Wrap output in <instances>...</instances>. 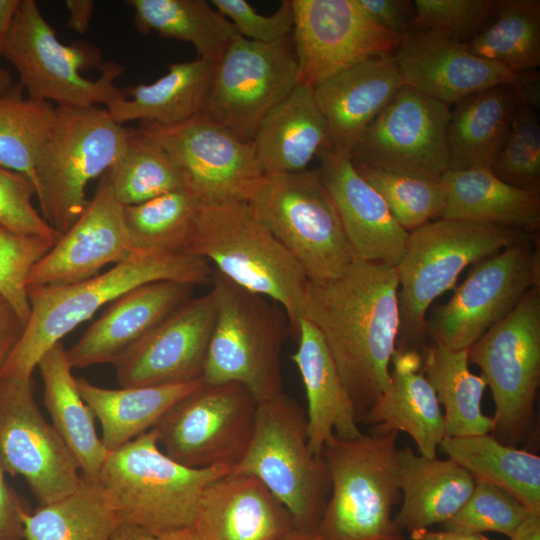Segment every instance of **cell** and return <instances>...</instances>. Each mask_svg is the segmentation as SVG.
Listing matches in <instances>:
<instances>
[{
    "mask_svg": "<svg viewBox=\"0 0 540 540\" xmlns=\"http://www.w3.org/2000/svg\"><path fill=\"white\" fill-rule=\"evenodd\" d=\"M529 513L508 492L488 482L475 480L469 498L441 526L442 530L462 533L498 532L511 539Z\"/></svg>",
    "mask_w": 540,
    "mask_h": 540,
    "instance_id": "bcb514c9",
    "label": "cell"
},
{
    "mask_svg": "<svg viewBox=\"0 0 540 540\" xmlns=\"http://www.w3.org/2000/svg\"><path fill=\"white\" fill-rule=\"evenodd\" d=\"M35 188L23 174L0 166V225L26 236L58 241L56 231L33 205Z\"/></svg>",
    "mask_w": 540,
    "mask_h": 540,
    "instance_id": "681fc988",
    "label": "cell"
},
{
    "mask_svg": "<svg viewBox=\"0 0 540 540\" xmlns=\"http://www.w3.org/2000/svg\"><path fill=\"white\" fill-rule=\"evenodd\" d=\"M393 56L405 86L448 106L516 79L515 72L473 54L465 42L434 31L412 29Z\"/></svg>",
    "mask_w": 540,
    "mask_h": 540,
    "instance_id": "7402d4cb",
    "label": "cell"
},
{
    "mask_svg": "<svg viewBox=\"0 0 540 540\" xmlns=\"http://www.w3.org/2000/svg\"><path fill=\"white\" fill-rule=\"evenodd\" d=\"M65 6L69 13L67 27L79 34L88 31L95 9L93 0H66Z\"/></svg>",
    "mask_w": 540,
    "mask_h": 540,
    "instance_id": "11a10c76",
    "label": "cell"
},
{
    "mask_svg": "<svg viewBox=\"0 0 540 540\" xmlns=\"http://www.w3.org/2000/svg\"><path fill=\"white\" fill-rule=\"evenodd\" d=\"M227 468L185 467L160 448L154 429L108 453L97 480L123 525L159 537L192 527L201 495Z\"/></svg>",
    "mask_w": 540,
    "mask_h": 540,
    "instance_id": "5b68a950",
    "label": "cell"
},
{
    "mask_svg": "<svg viewBox=\"0 0 540 540\" xmlns=\"http://www.w3.org/2000/svg\"><path fill=\"white\" fill-rule=\"evenodd\" d=\"M156 540H201V538L193 527H187L162 534Z\"/></svg>",
    "mask_w": 540,
    "mask_h": 540,
    "instance_id": "94428289",
    "label": "cell"
},
{
    "mask_svg": "<svg viewBox=\"0 0 540 540\" xmlns=\"http://www.w3.org/2000/svg\"><path fill=\"white\" fill-rule=\"evenodd\" d=\"M258 403L242 384H200L154 426L162 451L194 469H232L252 440Z\"/></svg>",
    "mask_w": 540,
    "mask_h": 540,
    "instance_id": "4fadbf2b",
    "label": "cell"
},
{
    "mask_svg": "<svg viewBox=\"0 0 540 540\" xmlns=\"http://www.w3.org/2000/svg\"><path fill=\"white\" fill-rule=\"evenodd\" d=\"M105 175L122 206L184 188L182 177L167 153L142 126L130 129L122 153Z\"/></svg>",
    "mask_w": 540,
    "mask_h": 540,
    "instance_id": "b9f144b4",
    "label": "cell"
},
{
    "mask_svg": "<svg viewBox=\"0 0 540 540\" xmlns=\"http://www.w3.org/2000/svg\"><path fill=\"white\" fill-rule=\"evenodd\" d=\"M0 464L20 475L40 506L55 502L78 486V464L33 394L32 378L0 376Z\"/></svg>",
    "mask_w": 540,
    "mask_h": 540,
    "instance_id": "2e32d148",
    "label": "cell"
},
{
    "mask_svg": "<svg viewBox=\"0 0 540 540\" xmlns=\"http://www.w3.org/2000/svg\"><path fill=\"white\" fill-rule=\"evenodd\" d=\"M4 472L0 464V540H18L22 537L20 512L24 508L8 487Z\"/></svg>",
    "mask_w": 540,
    "mask_h": 540,
    "instance_id": "f5cc1de1",
    "label": "cell"
},
{
    "mask_svg": "<svg viewBox=\"0 0 540 540\" xmlns=\"http://www.w3.org/2000/svg\"><path fill=\"white\" fill-rule=\"evenodd\" d=\"M134 252L123 217L105 175L73 225L31 269L29 286H66L100 274Z\"/></svg>",
    "mask_w": 540,
    "mask_h": 540,
    "instance_id": "44dd1931",
    "label": "cell"
},
{
    "mask_svg": "<svg viewBox=\"0 0 540 540\" xmlns=\"http://www.w3.org/2000/svg\"><path fill=\"white\" fill-rule=\"evenodd\" d=\"M37 367L52 426L73 454L81 475L97 480L109 452L96 432L93 412L79 393L63 343L52 346Z\"/></svg>",
    "mask_w": 540,
    "mask_h": 540,
    "instance_id": "d6a6232c",
    "label": "cell"
},
{
    "mask_svg": "<svg viewBox=\"0 0 540 540\" xmlns=\"http://www.w3.org/2000/svg\"><path fill=\"white\" fill-rule=\"evenodd\" d=\"M503 182L540 192V121L536 108L520 104L490 168Z\"/></svg>",
    "mask_w": 540,
    "mask_h": 540,
    "instance_id": "f6af8a7d",
    "label": "cell"
},
{
    "mask_svg": "<svg viewBox=\"0 0 540 540\" xmlns=\"http://www.w3.org/2000/svg\"><path fill=\"white\" fill-rule=\"evenodd\" d=\"M448 105L403 86L350 151L354 164L441 178L449 169Z\"/></svg>",
    "mask_w": 540,
    "mask_h": 540,
    "instance_id": "ac0fdd59",
    "label": "cell"
},
{
    "mask_svg": "<svg viewBox=\"0 0 540 540\" xmlns=\"http://www.w3.org/2000/svg\"><path fill=\"white\" fill-rule=\"evenodd\" d=\"M522 100L511 84H501L457 102L447 126L448 170L490 168Z\"/></svg>",
    "mask_w": 540,
    "mask_h": 540,
    "instance_id": "1f68e13d",
    "label": "cell"
},
{
    "mask_svg": "<svg viewBox=\"0 0 540 540\" xmlns=\"http://www.w3.org/2000/svg\"><path fill=\"white\" fill-rule=\"evenodd\" d=\"M354 165L383 198L396 222L407 232L441 218L446 204V188L442 177L430 178Z\"/></svg>",
    "mask_w": 540,
    "mask_h": 540,
    "instance_id": "ee69618b",
    "label": "cell"
},
{
    "mask_svg": "<svg viewBox=\"0 0 540 540\" xmlns=\"http://www.w3.org/2000/svg\"><path fill=\"white\" fill-rule=\"evenodd\" d=\"M13 86V80L9 71L0 67V96L8 93Z\"/></svg>",
    "mask_w": 540,
    "mask_h": 540,
    "instance_id": "be15d7a7",
    "label": "cell"
},
{
    "mask_svg": "<svg viewBox=\"0 0 540 540\" xmlns=\"http://www.w3.org/2000/svg\"><path fill=\"white\" fill-rule=\"evenodd\" d=\"M404 86L393 54L356 63L313 87L327 148L350 154L368 125Z\"/></svg>",
    "mask_w": 540,
    "mask_h": 540,
    "instance_id": "484cf974",
    "label": "cell"
},
{
    "mask_svg": "<svg viewBox=\"0 0 540 540\" xmlns=\"http://www.w3.org/2000/svg\"><path fill=\"white\" fill-rule=\"evenodd\" d=\"M439 447L475 480L495 485L515 497L529 512L540 514V457L503 444L491 433L444 437Z\"/></svg>",
    "mask_w": 540,
    "mask_h": 540,
    "instance_id": "d590c367",
    "label": "cell"
},
{
    "mask_svg": "<svg viewBox=\"0 0 540 540\" xmlns=\"http://www.w3.org/2000/svg\"><path fill=\"white\" fill-rule=\"evenodd\" d=\"M397 461L402 505L394 521L403 532L447 521L474 489V477L449 458L416 455L406 446L397 449Z\"/></svg>",
    "mask_w": 540,
    "mask_h": 540,
    "instance_id": "f1b7e54d",
    "label": "cell"
},
{
    "mask_svg": "<svg viewBox=\"0 0 540 540\" xmlns=\"http://www.w3.org/2000/svg\"><path fill=\"white\" fill-rule=\"evenodd\" d=\"M215 322L200 381L244 385L257 403L283 393L281 349L291 334L282 309L212 268Z\"/></svg>",
    "mask_w": 540,
    "mask_h": 540,
    "instance_id": "8992f818",
    "label": "cell"
},
{
    "mask_svg": "<svg viewBox=\"0 0 540 540\" xmlns=\"http://www.w3.org/2000/svg\"><path fill=\"white\" fill-rule=\"evenodd\" d=\"M199 201L181 188L148 201L123 206V217L134 251L187 255Z\"/></svg>",
    "mask_w": 540,
    "mask_h": 540,
    "instance_id": "60d3db41",
    "label": "cell"
},
{
    "mask_svg": "<svg viewBox=\"0 0 540 540\" xmlns=\"http://www.w3.org/2000/svg\"><path fill=\"white\" fill-rule=\"evenodd\" d=\"M398 288L395 267L358 258L336 279L309 281L304 318L322 335L358 423L390 383L400 326Z\"/></svg>",
    "mask_w": 540,
    "mask_h": 540,
    "instance_id": "6da1fadb",
    "label": "cell"
},
{
    "mask_svg": "<svg viewBox=\"0 0 540 540\" xmlns=\"http://www.w3.org/2000/svg\"><path fill=\"white\" fill-rule=\"evenodd\" d=\"M296 340L297 350L291 359L300 372L307 396L308 445L316 457H322L324 446L333 434L352 439L362 432L323 337L307 318L299 321Z\"/></svg>",
    "mask_w": 540,
    "mask_h": 540,
    "instance_id": "83f0119b",
    "label": "cell"
},
{
    "mask_svg": "<svg viewBox=\"0 0 540 540\" xmlns=\"http://www.w3.org/2000/svg\"><path fill=\"white\" fill-rule=\"evenodd\" d=\"M194 286L152 281L110 302L79 339L66 349L72 369L113 364L126 350L191 298Z\"/></svg>",
    "mask_w": 540,
    "mask_h": 540,
    "instance_id": "cb8c5ba5",
    "label": "cell"
},
{
    "mask_svg": "<svg viewBox=\"0 0 540 540\" xmlns=\"http://www.w3.org/2000/svg\"><path fill=\"white\" fill-rule=\"evenodd\" d=\"M231 472L257 477L289 510L301 530L316 531L330 490L323 457L308 445L306 412L284 392L258 403L250 445Z\"/></svg>",
    "mask_w": 540,
    "mask_h": 540,
    "instance_id": "30bf717a",
    "label": "cell"
},
{
    "mask_svg": "<svg viewBox=\"0 0 540 540\" xmlns=\"http://www.w3.org/2000/svg\"><path fill=\"white\" fill-rule=\"evenodd\" d=\"M23 329L16 312L0 295V371Z\"/></svg>",
    "mask_w": 540,
    "mask_h": 540,
    "instance_id": "db71d44e",
    "label": "cell"
},
{
    "mask_svg": "<svg viewBox=\"0 0 540 540\" xmlns=\"http://www.w3.org/2000/svg\"><path fill=\"white\" fill-rule=\"evenodd\" d=\"M442 180L446 204L441 218L497 225L535 234L540 227V192L497 178L489 168L448 170Z\"/></svg>",
    "mask_w": 540,
    "mask_h": 540,
    "instance_id": "4dcf8cb0",
    "label": "cell"
},
{
    "mask_svg": "<svg viewBox=\"0 0 540 540\" xmlns=\"http://www.w3.org/2000/svg\"><path fill=\"white\" fill-rule=\"evenodd\" d=\"M398 433L363 434L326 442L331 490L317 527L321 540H404L392 518L402 499L396 440Z\"/></svg>",
    "mask_w": 540,
    "mask_h": 540,
    "instance_id": "277c9868",
    "label": "cell"
},
{
    "mask_svg": "<svg viewBox=\"0 0 540 540\" xmlns=\"http://www.w3.org/2000/svg\"><path fill=\"white\" fill-rule=\"evenodd\" d=\"M76 382L81 397L100 421L101 440L108 452L153 429L172 405L200 384L197 380L111 389L83 377Z\"/></svg>",
    "mask_w": 540,
    "mask_h": 540,
    "instance_id": "e575fe53",
    "label": "cell"
},
{
    "mask_svg": "<svg viewBox=\"0 0 540 540\" xmlns=\"http://www.w3.org/2000/svg\"><path fill=\"white\" fill-rule=\"evenodd\" d=\"M413 540H490L481 533H462L453 531H433L429 528L410 533Z\"/></svg>",
    "mask_w": 540,
    "mask_h": 540,
    "instance_id": "9f6ffc18",
    "label": "cell"
},
{
    "mask_svg": "<svg viewBox=\"0 0 540 540\" xmlns=\"http://www.w3.org/2000/svg\"><path fill=\"white\" fill-rule=\"evenodd\" d=\"M532 235L507 227L440 218L411 232L395 266L398 278L399 334L408 349L426 337L427 311L435 299L454 288L469 265Z\"/></svg>",
    "mask_w": 540,
    "mask_h": 540,
    "instance_id": "ba28073f",
    "label": "cell"
},
{
    "mask_svg": "<svg viewBox=\"0 0 540 540\" xmlns=\"http://www.w3.org/2000/svg\"><path fill=\"white\" fill-rule=\"evenodd\" d=\"M186 254L213 263L238 286L278 303L296 339L309 279L247 201L200 204Z\"/></svg>",
    "mask_w": 540,
    "mask_h": 540,
    "instance_id": "3957f363",
    "label": "cell"
},
{
    "mask_svg": "<svg viewBox=\"0 0 540 540\" xmlns=\"http://www.w3.org/2000/svg\"><path fill=\"white\" fill-rule=\"evenodd\" d=\"M1 55L15 67L28 97L57 107L106 106L125 96L114 84L124 67L102 62L101 50L87 41H59L34 0H21Z\"/></svg>",
    "mask_w": 540,
    "mask_h": 540,
    "instance_id": "52a82bcc",
    "label": "cell"
},
{
    "mask_svg": "<svg viewBox=\"0 0 540 540\" xmlns=\"http://www.w3.org/2000/svg\"><path fill=\"white\" fill-rule=\"evenodd\" d=\"M264 174L300 172L327 146L313 88L298 83L260 124L253 140Z\"/></svg>",
    "mask_w": 540,
    "mask_h": 540,
    "instance_id": "f546056e",
    "label": "cell"
},
{
    "mask_svg": "<svg viewBox=\"0 0 540 540\" xmlns=\"http://www.w3.org/2000/svg\"><path fill=\"white\" fill-rule=\"evenodd\" d=\"M136 30L192 44L197 58L216 64L239 36L235 26L206 0H126Z\"/></svg>",
    "mask_w": 540,
    "mask_h": 540,
    "instance_id": "8d00e7d4",
    "label": "cell"
},
{
    "mask_svg": "<svg viewBox=\"0 0 540 540\" xmlns=\"http://www.w3.org/2000/svg\"><path fill=\"white\" fill-rule=\"evenodd\" d=\"M298 83L314 87L368 58L393 54L402 38L375 25L354 0H291Z\"/></svg>",
    "mask_w": 540,
    "mask_h": 540,
    "instance_id": "d6986e66",
    "label": "cell"
},
{
    "mask_svg": "<svg viewBox=\"0 0 540 540\" xmlns=\"http://www.w3.org/2000/svg\"><path fill=\"white\" fill-rule=\"evenodd\" d=\"M528 235L476 264L451 299L426 318V336L443 348L468 350L540 287V253Z\"/></svg>",
    "mask_w": 540,
    "mask_h": 540,
    "instance_id": "5bb4252c",
    "label": "cell"
},
{
    "mask_svg": "<svg viewBox=\"0 0 540 540\" xmlns=\"http://www.w3.org/2000/svg\"><path fill=\"white\" fill-rule=\"evenodd\" d=\"M281 540H321L316 531L296 529Z\"/></svg>",
    "mask_w": 540,
    "mask_h": 540,
    "instance_id": "6125c7cd",
    "label": "cell"
},
{
    "mask_svg": "<svg viewBox=\"0 0 540 540\" xmlns=\"http://www.w3.org/2000/svg\"><path fill=\"white\" fill-rule=\"evenodd\" d=\"M161 145L184 188L200 204L247 201L264 175L252 142L240 140L200 115L162 126L141 122Z\"/></svg>",
    "mask_w": 540,
    "mask_h": 540,
    "instance_id": "e0dca14e",
    "label": "cell"
},
{
    "mask_svg": "<svg viewBox=\"0 0 540 540\" xmlns=\"http://www.w3.org/2000/svg\"><path fill=\"white\" fill-rule=\"evenodd\" d=\"M129 131L106 108L56 107L54 126L35 164V191L42 216L61 235L87 206L88 183L122 153Z\"/></svg>",
    "mask_w": 540,
    "mask_h": 540,
    "instance_id": "9c48e42d",
    "label": "cell"
},
{
    "mask_svg": "<svg viewBox=\"0 0 540 540\" xmlns=\"http://www.w3.org/2000/svg\"><path fill=\"white\" fill-rule=\"evenodd\" d=\"M359 9L378 27L404 38L411 31L408 2L402 0H354Z\"/></svg>",
    "mask_w": 540,
    "mask_h": 540,
    "instance_id": "816d5d0a",
    "label": "cell"
},
{
    "mask_svg": "<svg viewBox=\"0 0 540 540\" xmlns=\"http://www.w3.org/2000/svg\"><path fill=\"white\" fill-rule=\"evenodd\" d=\"M214 68L215 64L199 58L171 64L159 79L129 87L124 97L105 108L122 125L135 120L162 126L185 122L201 113Z\"/></svg>",
    "mask_w": 540,
    "mask_h": 540,
    "instance_id": "836d02e7",
    "label": "cell"
},
{
    "mask_svg": "<svg viewBox=\"0 0 540 540\" xmlns=\"http://www.w3.org/2000/svg\"><path fill=\"white\" fill-rule=\"evenodd\" d=\"M212 6L223 14L239 35L256 42L273 43L291 36L294 11L291 0L281 1L271 15L258 13L245 0H212Z\"/></svg>",
    "mask_w": 540,
    "mask_h": 540,
    "instance_id": "f907efd6",
    "label": "cell"
},
{
    "mask_svg": "<svg viewBox=\"0 0 540 540\" xmlns=\"http://www.w3.org/2000/svg\"><path fill=\"white\" fill-rule=\"evenodd\" d=\"M111 540H156V537L139 528L121 524Z\"/></svg>",
    "mask_w": 540,
    "mask_h": 540,
    "instance_id": "91938a15",
    "label": "cell"
},
{
    "mask_svg": "<svg viewBox=\"0 0 540 540\" xmlns=\"http://www.w3.org/2000/svg\"><path fill=\"white\" fill-rule=\"evenodd\" d=\"M210 264L196 256L134 251L99 275L66 286H29L30 315L0 371L31 378L40 358L99 309L142 284L173 280L193 286L211 282Z\"/></svg>",
    "mask_w": 540,
    "mask_h": 540,
    "instance_id": "7a4b0ae2",
    "label": "cell"
},
{
    "mask_svg": "<svg viewBox=\"0 0 540 540\" xmlns=\"http://www.w3.org/2000/svg\"><path fill=\"white\" fill-rule=\"evenodd\" d=\"M214 322L212 292L191 297L113 363L119 385L143 387L200 380Z\"/></svg>",
    "mask_w": 540,
    "mask_h": 540,
    "instance_id": "ffe728a7",
    "label": "cell"
},
{
    "mask_svg": "<svg viewBox=\"0 0 540 540\" xmlns=\"http://www.w3.org/2000/svg\"><path fill=\"white\" fill-rule=\"evenodd\" d=\"M297 84L291 36L262 43L239 35L215 64L199 115L240 140L252 142L267 114Z\"/></svg>",
    "mask_w": 540,
    "mask_h": 540,
    "instance_id": "9a60e30c",
    "label": "cell"
},
{
    "mask_svg": "<svg viewBox=\"0 0 540 540\" xmlns=\"http://www.w3.org/2000/svg\"><path fill=\"white\" fill-rule=\"evenodd\" d=\"M490 387L495 405L492 435L517 447L536 437L540 384V287L532 288L504 319L468 349Z\"/></svg>",
    "mask_w": 540,
    "mask_h": 540,
    "instance_id": "7c38bea8",
    "label": "cell"
},
{
    "mask_svg": "<svg viewBox=\"0 0 540 540\" xmlns=\"http://www.w3.org/2000/svg\"><path fill=\"white\" fill-rule=\"evenodd\" d=\"M391 364L387 390L361 423L371 425V434L405 432L416 443L420 455L436 457L437 447L445 437L444 417L421 369V356L415 349L396 348Z\"/></svg>",
    "mask_w": 540,
    "mask_h": 540,
    "instance_id": "4316f807",
    "label": "cell"
},
{
    "mask_svg": "<svg viewBox=\"0 0 540 540\" xmlns=\"http://www.w3.org/2000/svg\"><path fill=\"white\" fill-rule=\"evenodd\" d=\"M422 371L444 407L445 437L492 433L493 419L482 412L487 386L484 378L469 370L468 350L453 351L431 343L426 348Z\"/></svg>",
    "mask_w": 540,
    "mask_h": 540,
    "instance_id": "f35d334b",
    "label": "cell"
},
{
    "mask_svg": "<svg viewBox=\"0 0 540 540\" xmlns=\"http://www.w3.org/2000/svg\"><path fill=\"white\" fill-rule=\"evenodd\" d=\"M495 19L466 43L475 55L511 71L536 70L540 65V1H496Z\"/></svg>",
    "mask_w": 540,
    "mask_h": 540,
    "instance_id": "ab89813d",
    "label": "cell"
},
{
    "mask_svg": "<svg viewBox=\"0 0 540 540\" xmlns=\"http://www.w3.org/2000/svg\"><path fill=\"white\" fill-rule=\"evenodd\" d=\"M318 156V171L356 258L395 267L404 254L409 232L360 175L349 153L325 147Z\"/></svg>",
    "mask_w": 540,
    "mask_h": 540,
    "instance_id": "603a6c76",
    "label": "cell"
},
{
    "mask_svg": "<svg viewBox=\"0 0 540 540\" xmlns=\"http://www.w3.org/2000/svg\"><path fill=\"white\" fill-rule=\"evenodd\" d=\"M247 202L310 282L336 279L355 260L318 169L264 174Z\"/></svg>",
    "mask_w": 540,
    "mask_h": 540,
    "instance_id": "8fae6325",
    "label": "cell"
},
{
    "mask_svg": "<svg viewBox=\"0 0 540 540\" xmlns=\"http://www.w3.org/2000/svg\"><path fill=\"white\" fill-rule=\"evenodd\" d=\"M56 241L14 233L0 225V295L25 327L29 315L28 277Z\"/></svg>",
    "mask_w": 540,
    "mask_h": 540,
    "instance_id": "7dc6e473",
    "label": "cell"
},
{
    "mask_svg": "<svg viewBox=\"0 0 540 540\" xmlns=\"http://www.w3.org/2000/svg\"><path fill=\"white\" fill-rule=\"evenodd\" d=\"M495 6L496 1L492 0H414L413 29L434 31L465 42L479 31Z\"/></svg>",
    "mask_w": 540,
    "mask_h": 540,
    "instance_id": "c3c4849f",
    "label": "cell"
},
{
    "mask_svg": "<svg viewBox=\"0 0 540 540\" xmlns=\"http://www.w3.org/2000/svg\"><path fill=\"white\" fill-rule=\"evenodd\" d=\"M192 527L201 540H281L299 529L261 480L234 472L206 486Z\"/></svg>",
    "mask_w": 540,
    "mask_h": 540,
    "instance_id": "d4e9b609",
    "label": "cell"
},
{
    "mask_svg": "<svg viewBox=\"0 0 540 540\" xmlns=\"http://www.w3.org/2000/svg\"><path fill=\"white\" fill-rule=\"evenodd\" d=\"M510 540H540V514L530 512Z\"/></svg>",
    "mask_w": 540,
    "mask_h": 540,
    "instance_id": "680465c9",
    "label": "cell"
},
{
    "mask_svg": "<svg viewBox=\"0 0 540 540\" xmlns=\"http://www.w3.org/2000/svg\"><path fill=\"white\" fill-rule=\"evenodd\" d=\"M21 0H0V55Z\"/></svg>",
    "mask_w": 540,
    "mask_h": 540,
    "instance_id": "6f0895ef",
    "label": "cell"
},
{
    "mask_svg": "<svg viewBox=\"0 0 540 540\" xmlns=\"http://www.w3.org/2000/svg\"><path fill=\"white\" fill-rule=\"evenodd\" d=\"M21 89L14 85L0 96V166L23 174L35 188V164L54 126L56 107L23 98Z\"/></svg>",
    "mask_w": 540,
    "mask_h": 540,
    "instance_id": "7bdbcfd3",
    "label": "cell"
},
{
    "mask_svg": "<svg viewBox=\"0 0 540 540\" xmlns=\"http://www.w3.org/2000/svg\"><path fill=\"white\" fill-rule=\"evenodd\" d=\"M20 520L23 540H111L121 525L100 482L82 475L73 492Z\"/></svg>",
    "mask_w": 540,
    "mask_h": 540,
    "instance_id": "74e56055",
    "label": "cell"
}]
</instances>
